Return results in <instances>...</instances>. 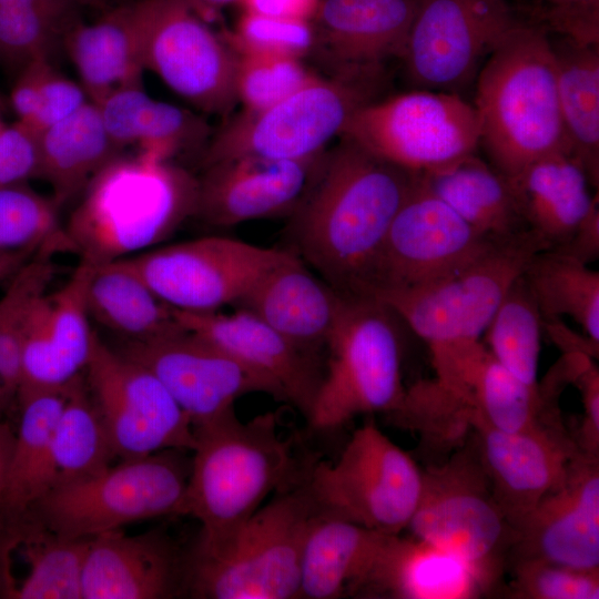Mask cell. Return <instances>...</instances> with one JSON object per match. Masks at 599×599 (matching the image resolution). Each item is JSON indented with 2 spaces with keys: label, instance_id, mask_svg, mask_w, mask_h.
I'll return each instance as SVG.
<instances>
[{
  "label": "cell",
  "instance_id": "cell-22",
  "mask_svg": "<svg viewBox=\"0 0 599 599\" xmlns=\"http://www.w3.org/2000/svg\"><path fill=\"white\" fill-rule=\"evenodd\" d=\"M173 313L184 329L270 379L285 403L308 416L323 378L319 355L303 349L242 308L232 313Z\"/></svg>",
  "mask_w": 599,
  "mask_h": 599
},
{
  "label": "cell",
  "instance_id": "cell-6",
  "mask_svg": "<svg viewBox=\"0 0 599 599\" xmlns=\"http://www.w3.org/2000/svg\"><path fill=\"white\" fill-rule=\"evenodd\" d=\"M317 514L306 486L282 491L223 549L193 550L185 591L200 599L300 598L303 550Z\"/></svg>",
  "mask_w": 599,
  "mask_h": 599
},
{
  "label": "cell",
  "instance_id": "cell-20",
  "mask_svg": "<svg viewBox=\"0 0 599 599\" xmlns=\"http://www.w3.org/2000/svg\"><path fill=\"white\" fill-rule=\"evenodd\" d=\"M272 160L240 156L203 167L194 217L219 227L286 216L296 211L324 158Z\"/></svg>",
  "mask_w": 599,
  "mask_h": 599
},
{
  "label": "cell",
  "instance_id": "cell-23",
  "mask_svg": "<svg viewBox=\"0 0 599 599\" xmlns=\"http://www.w3.org/2000/svg\"><path fill=\"white\" fill-rule=\"evenodd\" d=\"M186 559L163 531L128 536L120 529L91 538L82 599H167L185 590Z\"/></svg>",
  "mask_w": 599,
  "mask_h": 599
},
{
  "label": "cell",
  "instance_id": "cell-55",
  "mask_svg": "<svg viewBox=\"0 0 599 599\" xmlns=\"http://www.w3.org/2000/svg\"><path fill=\"white\" fill-rule=\"evenodd\" d=\"M0 6H26L41 9L61 21L72 24L75 19V6L70 0H0Z\"/></svg>",
  "mask_w": 599,
  "mask_h": 599
},
{
  "label": "cell",
  "instance_id": "cell-48",
  "mask_svg": "<svg viewBox=\"0 0 599 599\" xmlns=\"http://www.w3.org/2000/svg\"><path fill=\"white\" fill-rule=\"evenodd\" d=\"M515 9L549 34L599 44V0H524Z\"/></svg>",
  "mask_w": 599,
  "mask_h": 599
},
{
  "label": "cell",
  "instance_id": "cell-10",
  "mask_svg": "<svg viewBox=\"0 0 599 599\" xmlns=\"http://www.w3.org/2000/svg\"><path fill=\"white\" fill-rule=\"evenodd\" d=\"M422 469L373 423L357 428L334 463H318L306 489L321 514L399 535L422 491Z\"/></svg>",
  "mask_w": 599,
  "mask_h": 599
},
{
  "label": "cell",
  "instance_id": "cell-57",
  "mask_svg": "<svg viewBox=\"0 0 599 599\" xmlns=\"http://www.w3.org/2000/svg\"><path fill=\"white\" fill-rule=\"evenodd\" d=\"M37 253L0 251V281L10 280Z\"/></svg>",
  "mask_w": 599,
  "mask_h": 599
},
{
  "label": "cell",
  "instance_id": "cell-31",
  "mask_svg": "<svg viewBox=\"0 0 599 599\" xmlns=\"http://www.w3.org/2000/svg\"><path fill=\"white\" fill-rule=\"evenodd\" d=\"M387 535L318 511L303 550L300 598L358 593Z\"/></svg>",
  "mask_w": 599,
  "mask_h": 599
},
{
  "label": "cell",
  "instance_id": "cell-13",
  "mask_svg": "<svg viewBox=\"0 0 599 599\" xmlns=\"http://www.w3.org/2000/svg\"><path fill=\"white\" fill-rule=\"evenodd\" d=\"M145 70L202 112L234 110L236 53L202 18L192 0L135 2Z\"/></svg>",
  "mask_w": 599,
  "mask_h": 599
},
{
  "label": "cell",
  "instance_id": "cell-58",
  "mask_svg": "<svg viewBox=\"0 0 599 599\" xmlns=\"http://www.w3.org/2000/svg\"><path fill=\"white\" fill-rule=\"evenodd\" d=\"M16 404L12 397L8 394L0 378V422L4 420L6 414Z\"/></svg>",
  "mask_w": 599,
  "mask_h": 599
},
{
  "label": "cell",
  "instance_id": "cell-25",
  "mask_svg": "<svg viewBox=\"0 0 599 599\" xmlns=\"http://www.w3.org/2000/svg\"><path fill=\"white\" fill-rule=\"evenodd\" d=\"M418 0H321L312 21L315 48L335 74L402 59Z\"/></svg>",
  "mask_w": 599,
  "mask_h": 599
},
{
  "label": "cell",
  "instance_id": "cell-53",
  "mask_svg": "<svg viewBox=\"0 0 599 599\" xmlns=\"http://www.w3.org/2000/svg\"><path fill=\"white\" fill-rule=\"evenodd\" d=\"M244 11L303 21H313L321 0H241Z\"/></svg>",
  "mask_w": 599,
  "mask_h": 599
},
{
  "label": "cell",
  "instance_id": "cell-49",
  "mask_svg": "<svg viewBox=\"0 0 599 599\" xmlns=\"http://www.w3.org/2000/svg\"><path fill=\"white\" fill-rule=\"evenodd\" d=\"M88 101L81 84L59 72L50 58H43L38 81V112L31 128L41 132L71 115Z\"/></svg>",
  "mask_w": 599,
  "mask_h": 599
},
{
  "label": "cell",
  "instance_id": "cell-11",
  "mask_svg": "<svg viewBox=\"0 0 599 599\" xmlns=\"http://www.w3.org/2000/svg\"><path fill=\"white\" fill-rule=\"evenodd\" d=\"M341 136L425 175L476 154L480 126L474 104L460 94L414 89L359 108Z\"/></svg>",
  "mask_w": 599,
  "mask_h": 599
},
{
  "label": "cell",
  "instance_id": "cell-50",
  "mask_svg": "<svg viewBox=\"0 0 599 599\" xmlns=\"http://www.w3.org/2000/svg\"><path fill=\"white\" fill-rule=\"evenodd\" d=\"M39 133L21 121L0 131V187L39 179Z\"/></svg>",
  "mask_w": 599,
  "mask_h": 599
},
{
  "label": "cell",
  "instance_id": "cell-4",
  "mask_svg": "<svg viewBox=\"0 0 599 599\" xmlns=\"http://www.w3.org/2000/svg\"><path fill=\"white\" fill-rule=\"evenodd\" d=\"M278 426L275 412L247 422L233 412L193 427V456L179 515L202 526L194 549L215 552L226 547L266 497L290 483L292 443Z\"/></svg>",
  "mask_w": 599,
  "mask_h": 599
},
{
  "label": "cell",
  "instance_id": "cell-43",
  "mask_svg": "<svg viewBox=\"0 0 599 599\" xmlns=\"http://www.w3.org/2000/svg\"><path fill=\"white\" fill-rule=\"evenodd\" d=\"M94 265L80 261L67 283L49 294L50 334L54 348L67 369L77 376L88 363L93 329L87 307V287Z\"/></svg>",
  "mask_w": 599,
  "mask_h": 599
},
{
  "label": "cell",
  "instance_id": "cell-3",
  "mask_svg": "<svg viewBox=\"0 0 599 599\" xmlns=\"http://www.w3.org/2000/svg\"><path fill=\"white\" fill-rule=\"evenodd\" d=\"M197 176L172 160L122 153L81 193L63 229L69 252L94 266L153 248L194 217Z\"/></svg>",
  "mask_w": 599,
  "mask_h": 599
},
{
  "label": "cell",
  "instance_id": "cell-33",
  "mask_svg": "<svg viewBox=\"0 0 599 599\" xmlns=\"http://www.w3.org/2000/svg\"><path fill=\"white\" fill-rule=\"evenodd\" d=\"M561 121L570 155L599 183V44L549 34Z\"/></svg>",
  "mask_w": 599,
  "mask_h": 599
},
{
  "label": "cell",
  "instance_id": "cell-34",
  "mask_svg": "<svg viewBox=\"0 0 599 599\" xmlns=\"http://www.w3.org/2000/svg\"><path fill=\"white\" fill-rule=\"evenodd\" d=\"M40 173L59 206L84 191L93 176L122 153L109 136L99 108L88 101L39 133Z\"/></svg>",
  "mask_w": 599,
  "mask_h": 599
},
{
  "label": "cell",
  "instance_id": "cell-15",
  "mask_svg": "<svg viewBox=\"0 0 599 599\" xmlns=\"http://www.w3.org/2000/svg\"><path fill=\"white\" fill-rule=\"evenodd\" d=\"M519 21L509 0H418L402 57L408 80L460 94Z\"/></svg>",
  "mask_w": 599,
  "mask_h": 599
},
{
  "label": "cell",
  "instance_id": "cell-9",
  "mask_svg": "<svg viewBox=\"0 0 599 599\" xmlns=\"http://www.w3.org/2000/svg\"><path fill=\"white\" fill-rule=\"evenodd\" d=\"M185 451L120 459L94 476L55 485L21 525L35 522L63 537L92 538L134 521L179 515L191 468Z\"/></svg>",
  "mask_w": 599,
  "mask_h": 599
},
{
  "label": "cell",
  "instance_id": "cell-21",
  "mask_svg": "<svg viewBox=\"0 0 599 599\" xmlns=\"http://www.w3.org/2000/svg\"><path fill=\"white\" fill-rule=\"evenodd\" d=\"M516 559L599 569V456L580 451L564 483L514 529Z\"/></svg>",
  "mask_w": 599,
  "mask_h": 599
},
{
  "label": "cell",
  "instance_id": "cell-26",
  "mask_svg": "<svg viewBox=\"0 0 599 599\" xmlns=\"http://www.w3.org/2000/svg\"><path fill=\"white\" fill-rule=\"evenodd\" d=\"M493 583L473 565L415 537L387 535L358 593L397 599H470Z\"/></svg>",
  "mask_w": 599,
  "mask_h": 599
},
{
  "label": "cell",
  "instance_id": "cell-59",
  "mask_svg": "<svg viewBox=\"0 0 599 599\" xmlns=\"http://www.w3.org/2000/svg\"><path fill=\"white\" fill-rule=\"evenodd\" d=\"M195 7L200 10L217 9L223 6L240 2L241 0H192Z\"/></svg>",
  "mask_w": 599,
  "mask_h": 599
},
{
  "label": "cell",
  "instance_id": "cell-24",
  "mask_svg": "<svg viewBox=\"0 0 599 599\" xmlns=\"http://www.w3.org/2000/svg\"><path fill=\"white\" fill-rule=\"evenodd\" d=\"M344 298L293 250H285L234 307L252 313L292 343L319 355L326 349Z\"/></svg>",
  "mask_w": 599,
  "mask_h": 599
},
{
  "label": "cell",
  "instance_id": "cell-29",
  "mask_svg": "<svg viewBox=\"0 0 599 599\" xmlns=\"http://www.w3.org/2000/svg\"><path fill=\"white\" fill-rule=\"evenodd\" d=\"M509 180L528 229L549 251L569 240L598 199L581 165L565 151L532 162Z\"/></svg>",
  "mask_w": 599,
  "mask_h": 599
},
{
  "label": "cell",
  "instance_id": "cell-16",
  "mask_svg": "<svg viewBox=\"0 0 599 599\" xmlns=\"http://www.w3.org/2000/svg\"><path fill=\"white\" fill-rule=\"evenodd\" d=\"M83 375L118 459L164 449L192 450V423L160 379L119 354L95 331Z\"/></svg>",
  "mask_w": 599,
  "mask_h": 599
},
{
  "label": "cell",
  "instance_id": "cell-1",
  "mask_svg": "<svg viewBox=\"0 0 599 599\" xmlns=\"http://www.w3.org/2000/svg\"><path fill=\"white\" fill-rule=\"evenodd\" d=\"M292 214L293 250L346 297H368L388 229L419 180L339 136Z\"/></svg>",
  "mask_w": 599,
  "mask_h": 599
},
{
  "label": "cell",
  "instance_id": "cell-38",
  "mask_svg": "<svg viewBox=\"0 0 599 599\" xmlns=\"http://www.w3.org/2000/svg\"><path fill=\"white\" fill-rule=\"evenodd\" d=\"M474 413L490 427L521 432L560 419L558 397L538 384L529 386L487 352L471 380Z\"/></svg>",
  "mask_w": 599,
  "mask_h": 599
},
{
  "label": "cell",
  "instance_id": "cell-41",
  "mask_svg": "<svg viewBox=\"0 0 599 599\" xmlns=\"http://www.w3.org/2000/svg\"><path fill=\"white\" fill-rule=\"evenodd\" d=\"M54 253L58 250L49 246L34 254L9 280L0 297V378L14 402L21 382L23 334L34 305L55 274Z\"/></svg>",
  "mask_w": 599,
  "mask_h": 599
},
{
  "label": "cell",
  "instance_id": "cell-56",
  "mask_svg": "<svg viewBox=\"0 0 599 599\" xmlns=\"http://www.w3.org/2000/svg\"><path fill=\"white\" fill-rule=\"evenodd\" d=\"M14 437L16 430L11 424L7 419L0 422V498L9 473Z\"/></svg>",
  "mask_w": 599,
  "mask_h": 599
},
{
  "label": "cell",
  "instance_id": "cell-52",
  "mask_svg": "<svg viewBox=\"0 0 599 599\" xmlns=\"http://www.w3.org/2000/svg\"><path fill=\"white\" fill-rule=\"evenodd\" d=\"M551 251L570 256L587 265L599 257L598 199L569 240L560 247Z\"/></svg>",
  "mask_w": 599,
  "mask_h": 599
},
{
  "label": "cell",
  "instance_id": "cell-39",
  "mask_svg": "<svg viewBox=\"0 0 599 599\" xmlns=\"http://www.w3.org/2000/svg\"><path fill=\"white\" fill-rule=\"evenodd\" d=\"M16 545L24 544L29 573L11 598L82 599L81 583L91 538H69L35 522L13 532Z\"/></svg>",
  "mask_w": 599,
  "mask_h": 599
},
{
  "label": "cell",
  "instance_id": "cell-12",
  "mask_svg": "<svg viewBox=\"0 0 599 599\" xmlns=\"http://www.w3.org/2000/svg\"><path fill=\"white\" fill-rule=\"evenodd\" d=\"M422 491L407 529L477 568L491 583L515 532L498 506L476 445L422 470Z\"/></svg>",
  "mask_w": 599,
  "mask_h": 599
},
{
  "label": "cell",
  "instance_id": "cell-60",
  "mask_svg": "<svg viewBox=\"0 0 599 599\" xmlns=\"http://www.w3.org/2000/svg\"><path fill=\"white\" fill-rule=\"evenodd\" d=\"M75 6L89 7L94 9H104L108 0H70Z\"/></svg>",
  "mask_w": 599,
  "mask_h": 599
},
{
  "label": "cell",
  "instance_id": "cell-54",
  "mask_svg": "<svg viewBox=\"0 0 599 599\" xmlns=\"http://www.w3.org/2000/svg\"><path fill=\"white\" fill-rule=\"evenodd\" d=\"M544 331L564 354H585L591 358H598L599 344L593 343L587 336H579L569 329L560 318L545 319Z\"/></svg>",
  "mask_w": 599,
  "mask_h": 599
},
{
  "label": "cell",
  "instance_id": "cell-45",
  "mask_svg": "<svg viewBox=\"0 0 599 599\" xmlns=\"http://www.w3.org/2000/svg\"><path fill=\"white\" fill-rule=\"evenodd\" d=\"M70 26L34 7L0 6V60L21 69L32 60L51 58Z\"/></svg>",
  "mask_w": 599,
  "mask_h": 599
},
{
  "label": "cell",
  "instance_id": "cell-35",
  "mask_svg": "<svg viewBox=\"0 0 599 599\" xmlns=\"http://www.w3.org/2000/svg\"><path fill=\"white\" fill-rule=\"evenodd\" d=\"M90 318L115 338L145 341L184 329L173 308L135 274L108 263L94 267L87 287Z\"/></svg>",
  "mask_w": 599,
  "mask_h": 599
},
{
  "label": "cell",
  "instance_id": "cell-46",
  "mask_svg": "<svg viewBox=\"0 0 599 599\" xmlns=\"http://www.w3.org/2000/svg\"><path fill=\"white\" fill-rule=\"evenodd\" d=\"M224 40L235 53L282 55L301 59L315 49L311 21L244 11Z\"/></svg>",
  "mask_w": 599,
  "mask_h": 599
},
{
  "label": "cell",
  "instance_id": "cell-51",
  "mask_svg": "<svg viewBox=\"0 0 599 599\" xmlns=\"http://www.w3.org/2000/svg\"><path fill=\"white\" fill-rule=\"evenodd\" d=\"M573 384L580 390L583 409L576 444L583 454L599 456V370L593 358L583 362Z\"/></svg>",
  "mask_w": 599,
  "mask_h": 599
},
{
  "label": "cell",
  "instance_id": "cell-44",
  "mask_svg": "<svg viewBox=\"0 0 599 599\" xmlns=\"http://www.w3.org/2000/svg\"><path fill=\"white\" fill-rule=\"evenodd\" d=\"M317 78L301 59L236 53V99L246 111L267 109Z\"/></svg>",
  "mask_w": 599,
  "mask_h": 599
},
{
  "label": "cell",
  "instance_id": "cell-36",
  "mask_svg": "<svg viewBox=\"0 0 599 599\" xmlns=\"http://www.w3.org/2000/svg\"><path fill=\"white\" fill-rule=\"evenodd\" d=\"M55 485L94 476L116 459L83 372L65 387V400L52 436Z\"/></svg>",
  "mask_w": 599,
  "mask_h": 599
},
{
  "label": "cell",
  "instance_id": "cell-27",
  "mask_svg": "<svg viewBox=\"0 0 599 599\" xmlns=\"http://www.w3.org/2000/svg\"><path fill=\"white\" fill-rule=\"evenodd\" d=\"M65 387L17 392L20 419L0 498V535L16 530L55 484L52 436L65 400Z\"/></svg>",
  "mask_w": 599,
  "mask_h": 599
},
{
  "label": "cell",
  "instance_id": "cell-2",
  "mask_svg": "<svg viewBox=\"0 0 599 599\" xmlns=\"http://www.w3.org/2000/svg\"><path fill=\"white\" fill-rule=\"evenodd\" d=\"M545 243L532 231L493 244L458 268L427 283L384 291L387 305L429 347L434 382L461 393L486 352L479 342L511 284Z\"/></svg>",
  "mask_w": 599,
  "mask_h": 599
},
{
  "label": "cell",
  "instance_id": "cell-5",
  "mask_svg": "<svg viewBox=\"0 0 599 599\" xmlns=\"http://www.w3.org/2000/svg\"><path fill=\"white\" fill-rule=\"evenodd\" d=\"M474 106L479 146L509 179L544 156L569 153L549 33L536 24L520 18L489 55L476 78Z\"/></svg>",
  "mask_w": 599,
  "mask_h": 599
},
{
  "label": "cell",
  "instance_id": "cell-18",
  "mask_svg": "<svg viewBox=\"0 0 599 599\" xmlns=\"http://www.w3.org/2000/svg\"><path fill=\"white\" fill-rule=\"evenodd\" d=\"M493 241L430 192L420 174L396 213L377 258L368 297L445 275L485 252Z\"/></svg>",
  "mask_w": 599,
  "mask_h": 599
},
{
  "label": "cell",
  "instance_id": "cell-40",
  "mask_svg": "<svg viewBox=\"0 0 599 599\" xmlns=\"http://www.w3.org/2000/svg\"><path fill=\"white\" fill-rule=\"evenodd\" d=\"M544 318L521 274L497 307L486 334L490 355L525 384L537 387Z\"/></svg>",
  "mask_w": 599,
  "mask_h": 599
},
{
  "label": "cell",
  "instance_id": "cell-14",
  "mask_svg": "<svg viewBox=\"0 0 599 599\" xmlns=\"http://www.w3.org/2000/svg\"><path fill=\"white\" fill-rule=\"evenodd\" d=\"M284 251L204 236L111 263L139 276L173 309L205 313L234 306Z\"/></svg>",
  "mask_w": 599,
  "mask_h": 599
},
{
  "label": "cell",
  "instance_id": "cell-30",
  "mask_svg": "<svg viewBox=\"0 0 599 599\" xmlns=\"http://www.w3.org/2000/svg\"><path fill=\"white\" fill-rule=\"evenodd\" d=\"M62 42L91 102L119 88L142 84L145 69L135 2L113 8L93 23L77 20L64 31Z\"/></svg>",
  "mask_w": 599,
  "mask_h": 599
},
{
  "label": "cell",
  "instance_id": "cell-8",
  "mask_svg": "<svg viewBox=\"0 0 599 599\" xmlns=\"http://www.w3.org/2000/svg\"><path fill=\"white\" fill-rule=\"evenodd\" d=\"M400 321L374 297H346L326 345L323 378L307 416L321 430L364 414H389L400 404Z\"/></svg>",
  "mask_w": 599,
  "mask_h": 599
},
{
  "label": "cell",
  "instance_id": "cell-61",
  "mask_svg": "<svg viewBox=\"0 0 599 599\" xmlns=\"http://www.w3.org/2000/svg\"><path fill=\"white\" fill-rule=\"evenodd\" d=\"M3 126H4V123L2 122L1 116H0V131H1V129H2Z\"/></svg>",
  "mask_w": 599,
  "mask_h": 599
},
{
  "label": "cell",
  "instance_id": "cell-19",
  "mask_svg": "<svg viewBox=\"0 0 599 599\" xmlns=\"http://www.w3.org/2000/svg\"><path fill=\"white\" fill-rule=\"evenodd\" d=\"M470 428L494 497L512 529L564 483L581 451L561 419L510 433L490 427L473 409Z\"/></svg>",
  "mask_w": 599,
  "mask_h": 599
},
{
  "label": "cell",
  "instance_id": "cell-47",
  "mask_svg": "<svg viewBox=\"0 0 599 599\" xmlns=\"http://www.w3.org/2000/svg\"><path fill=\"white\" fill-rule=\"evenodd\" d=\"M510 589L512 597L521 599H598L599 569L517 559Z\"/></svg>",
  "mask_w": 599,
  "mask_h": 599
},
{
  "label": "cell",
  "instance_id": "cell-42",
  "mask_svg": "<svg viewBox=\"0 0 599 599\" xmlns=\"http://www.w3.org/2000/svg\"><path fill=\"white\" fill-rule=\"evenodd\" d=\"M59 207L26 183L0 187V251H68Z\"/></svg>",
  "mask_w": 599,
  "mask_h": 599
},
{
  "label": "cell",
  "instance_id": "cell-28",
  "mask_svg": "<svg viewBox=\"0 0 599 599\" xmlns=\"http://www.w3.org/2000/svg\"><path fill=\"white\" fill-rule=\"evenodd\" d=\"M97 105L108 134L121 151L136 144L139 152L163 160L189 152L200 156L212 135L204 119L152 99L143 84L119 88Z\"/></svg>",
  "mask_w": 599,
  "mask_h": 599
},
{
  "label": "cell",
  "instance_id": "cell-17",
  "mask_svg": "<svg viewBox=\"0 0 599 599\" xmlns=\"http://www.w3.org/2000/svg\"><path fill=\"white\" fill-rule=\"evenodd\" d=\"M111 347L153 373L193 427L235 412V402L248 394L285 402L270 379L186 329L145 341L115 338Z\"/></svg>",
  "mask_w": 599,
  "mask_h": 599
},
{
  "label": "cell",
  "instance_id": "cell-7",
  "mask_svg": "<svg viewBox=\"0 0 599 599\" xmlns=\"http://www.w3.org/2000/svg\"><path fill=\"white\" fill-rule=\"evenodd\" d=\"M384 68L334 74L316 80L278 103L261 110H242L211 135L200 154L202 167L240 158L307 160L325 153L341 136L351 116L379 99Z\"/></svg>",
  "mask_w": 599,
  "mask_h": 599
},
{
  "label": "cell",
  "instance_id": "cell-32",
  "mask_svg": "<svg viewBox=\"0 0 599 599\" xmlns=\"http://www.w3.org/2000/svg\"><path fill=\"white\" fill-rule=\"evenodd\" d=\"M420 177L430 192L489 240L507 241L529 231L510 180L477 153Z\"/></svg>",
  "mask_w": 599,
  "mask_h": 599
},
{
  "label": "cell",
  "instance_id": "cell-37",
  "mask_svg": "<svg viewBox=\"0 0 599 599\" xmlns=\"http://www.w3.org/2000/svg\"><path fill=\"white\" fill-rule=\"evenodd\" d=\"M545 319L573 318L599 344V272L570 256L540 251L524 271Z\"/></svg>",
  "mask_w": 599,
  "mask_h": 599
}]
</instances>
